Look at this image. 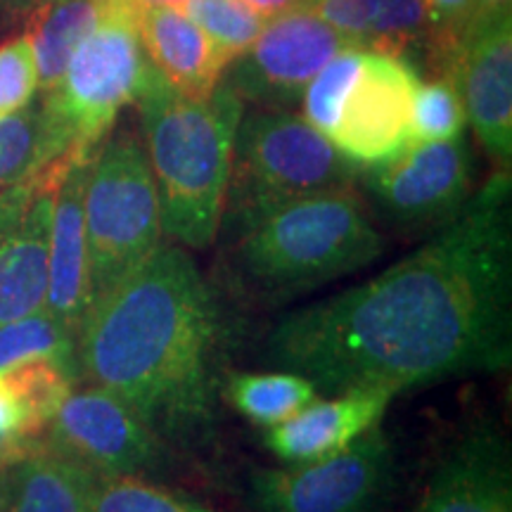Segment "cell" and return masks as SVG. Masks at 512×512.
Masks as SVG:
<instances>
[{
	"label": "cell",
	"mask_w": 512,
	"mask_h": 512,
	"mask_svg": "<svg viewBox=\"0 0 512 512\" xmlns=\"http://www.w3.org/2000/svg\"><path fill=\"white\" fill-rule=\"evenodd\" d=\"M510 200V171H496L415 252L280 318L268 363L328 396L501 373L512 361Z\"/></svg>",
	"instance_id": "cell-1"
},
{
	"label": "cell",
	"mask_w": 512,
	"mask_h": 512,
	"mask_svg": "<svg viewBox=\"0 0 512 512\" xmlns=\"http://www.w3.org/2000/svg\"><path fill=\"white\" fill-rule=\"evenodd\" d=\"M223 318L188 249L164 240L88 306L76 375L117 394L164 441H197L219 399Z\"/></svg>",
	"instance_id": "cell-2"
},
{
	"label": "cell",
	"mask_w": 512,
	"mask_h": 512,
	"mask_svg": "<svg viewBox=\"0 0 512 512\" xmlns=\"http://www.w3.org/2000/svg\"><path fill=\"white\" fill-rule=\"evenodd\" d=\"M136 105L162 204L164 240L197 252L211 247L221 228L245 102L223 81L209 98H190L150 64Z\"/></svg>",
	"instance_id": "cell-3"
},
{
	"label": "cell",
	"mask_w": 512,
	"mask_h": 512,
	"mask_svg": "<svg viewBox=\"0 0 512 512\" xmlns=\"http://www.w3.org/2000/svg\"><path fill=\"white\" fill-rule=\"evenodd\" d=\"M387 247L354 188L285 204L235 238L242 278L271 294L332 283L377 261Z\"/></svg>",
	"instance_id": "cell-4"
},
{
	"label": "cell",
	"mask_w": 512,
	"mask_h": 512,
	"mask_svg": "<svg viewBox=\"0 0 512 512\" xmlns=\"http://www.w3.org/2000/svg\"><path fill=\"white\" fill-rule=\"evenodd\" d=\"M361 166L349 162L309 121L287 110H245L219 233L238 238L285 204L328 190L354 188Z\"/></svg>",
	"instance_id": "cell-5"
},
{
	"label": "cell",
	"mask_w": 512,
	"mask_h": 512,
	"mask_svg": "<svg viewBox=\"0 0 512 512\" xmlns=\"http://www.w3.org/2000/svg\"><path fill=\"white\" fill-rule=\"evenodd\" d=\"M136 0H102L95 29L81 41L41 105L62 155H91L133 105L150 62L138 38Z\"/></svg>",
	"instance_id": "cell-6"
},
{
	"label": "cell",
	"mask_w": 512,
	"mask_h": 512,
	"mask_svg": "<svg viewBox=\"0 0 512 512\" xmlns=\"http://www.w3.org/2000/svg\"><path fill=\"white\" fill-rule=\"evenodd\" d=\"M91 304L164 242L162 204L143 140L110 133L95 147L83 188Z\"/></svg>",
	"instance_id": "cell-7"
},
{
	"label": "cell",
	"mask_w": 512,
	"mask_h": 512,
	"mask_svg": "<svg viewBox=\"0 0 512 512\" xmlns=\"http://www.w3.org/2000/svg\"><path fill=\"white\" fill-rule=\"evenodd\" d=\"M394 477V444L375 425L316 463L254 470L249 486L259 512H375Z\"/></svg>",
	"instance_id": "cell-8"
},
{
	"label": "cell",
	"mask_w": 512,
	"mask_h": 512,
	"mask_svg": "<svg viewBox=\"0 0 512 512\" xmlns=\"http://www.w3.org/2000/svg\"><path fill=\"white\" fill-rule=\"evenodd\" d=\"M358 178L389 223L432 233L470 200L475 164L467 140L458 136L406 145L384 162L363 166Z\"/></svg>",
	"instance_id": "cell-9"
},
{
	"label": "cell",
	"mask_w": 512,
	"mask_h": 512,
	"mask_svg": "<svg viewBox=\"0 0 512 512\" xmlns=\"http://www.w3.org/2000/svg\"><path fill=\"white\" fill-rule=\"evenodd\" d=\"M43 444L95 477H150L166 465V441L124 399L95 384L72 389Z\"/></svg>",
	"instance_id": "cell-10"
},
{
	"label": "cell",
	"mask_w": 512,
	"mask_h": 512,
	"mask_svg": "<svg viewBox=\"0 0 512 512\" xmlns=\"http://www.w3.org/2000/svg\"><path fill=\"white\" fill-rule=\"evenodd\" d=\"M351 48L330 24L299 8L268 19L264 31L223 72V83L259 110H287L302 105L306 86L339 50Z\"/></svg>",
	"instance_id": "cell-11"
},
{
	"label": "cell",
	"mask_w": 512,
	"mask_h": 512,
	"mask_svg": "<svg viewBox=\"0 0 512 512\" xmlns=\"http://www.w3.org/2000/svg\"><path fill=\"white\" fill-rule=\"evenodd\" d=\"M418 83L408 57L363 48L328 140L361 169L394 157L408 145Z\"/></svg>",
	"instance_id": "cell-12"
},
{
	"label": "cell",
	"mask_w": 512,
	"mask_h": 512,
	"mask_svg": "<svg viewBox=\"0 0 512 512\" xmlns=\"http://www.w3.org/2000/svg\"><path fill=\"white\" fill-rule=\"evenodd\" d=\"M67 159L0 190V325L46 306L53 202Z\"/></svg>",
	"instance_id": "cell-13"
},
{
	"label": "cell",
	"mask_w": 512,
	"mask_h": 512,
	"mask_svg": "<svg viewBox=\"0 0 512 512\" xmlns=\"http://www.w3.org/2000/svg\"><path fill=\"white\" fill-rule=\"evenodd\" d=\"M463 100L467 124L496 171L512 162V15L477 19L439 64Z\"/></svg>",
	"instance_id": "cell-14"
},
{
	"label": "cell",
	"mask_w": 512,
	"mask_h": 512,
	"mask_svg": "<svg viewBox=\"0 0 512 512\" xmlns=\"http://www.w3.org/2000/svg\"><path fill=\"white\" fill-rule=\"evenodd\" d=\"M411 512H512V458L498 427L477 422L456 439Z\"/></svg>",
	"instance_id": "cell-15"
},
{
	"label": "cell",
	"mask_w": 512,
	"mask_h": 512,
	"mask_svg": "<svg viewBox=\"0 0 512 512\" xmlns=\"http://www.w3.org/2000/svg\"><path fill=\"white\" fill-rule=\"evenodd\" d=\"M91 155H69L55 190L50 223L48 294L43 309L74 337V342L91 306V256L83 216V188Z\"/></svg>",
	"instance_id": "cell-16"
},
{
	"label": "cell",
	"mask_w": 512,
	"mask_h": 512,
	"mask_svg": "<svg viewBox=\"0 0 512 512\" xmlns=\"http://www.w3.org/2000/svg\"><path fill=\"white\" fill-rule=\"evenodd\" d=\"M396 394L382 387H356L311 401L294 418L268 427L264 444L283 465L316 463L347 448L380 425Z\"/></svg>",
	"instance_id": "cell-17"
},
{
	"label": "cell",
	"mask_w": 512,
	"mask_h": 512,
	"mask_svg": "<svg viewBox=\"0 0 512 512\" xmlns=\"http://www.w3.org/2000/svg\"><path fill=\"white\" fill-rule=\"evenodd\" d=\"M136 27L147 62L178 93L190 98H209L214 93L228 62L181 8L140 5Z\"/></svg>",
	"instance_id": "cell-18"
},
{
	"label": "cell",
	"mask_w": 512,
	"mask_h": 512,
	"mask_svg": "<svg viewBox=\"0 0 512 512\" xmlns=\"http://www.w3.org/2000/svg\"><path fill=\"white\" fill-rule=\"evenodd\" d=\"M95 475L38 444L0 467V512H93Z\"/></svg>",
	"instance_id": "cell-19"
},
{
	"label": "cell",
	"mask_w": 512,
	"mask_h": 512,
	"mask_svg": "<svg viewBox=\"0 0 512 512\" xmlns=\"http://www.w3.org/2000/svg\"><path fill=\"white\" fill-rule=\"evenodd\" d=\"M304 8L356 48L403 57L418 46L432 50V24L422 0H309Z\"/></svg>",
	"instance_id": "cell-20"
},
{
	"label": "cell",
	"mask_w": 512,
	"mask_h": 512,
	"mask_svg": "<svg viewBox=\"0 0 512 512\" xmlns=\"http://www.w3.org/2000/svg\"><path fill=\"white\" fill-rule=\"evenodd\" d=\"M102 0H43L27 17L34 48L38 88L48 93L62 79L69 60L98 24Z\"/></svg>",
	"instance_id": "cell-21"
},
{
	"label": "cell",
	"mask_w": 512,
	"mask_h": 512,
	"mask_svg": "<svg viewBox=\"0 0 512 512\" xmlns=\"http://www.w3.org/2000/svg\"><path fill=\"white\" fill-rule=\"evenodd\" d=\"M223 396L230 406L254 425L275 427L304 411L318 399V389L297 373H233L223 382Z\"/></svg>",
	"instance_id": "cell-22"
},
{
	"label": "cell",
	"mask_w": 512,
	"mask_h": 512,
	"mask_svg": "<svg viewBox=\"0 0 512 512\" xmlns=\"http://www.w3.org/2000/svg\"><path fill=\"white\" fill-rule=\"evenodd\" d=\"M62 155L50 131L41 100L0 119V190L46 169Z\"/></svg>",
	"instance_id": "cell-23"
},
{
	"label": "cell",
	"mask_w": 512,
	"mask_h": 512,
	"mask_svg": "<svg viewBox=\"0 0 512 512\" xmlns=\"http://www.w3.org/2000/svg\"><path fill=\"white\" fill-rule=\"evenodd\" d=\"M93 512H221L150 477H95Z\"/></svg>",
	"instance_id": "cell-24"
},
{
	"label": "cell",
	"mask_w": 512,
	"mask_h": 512,
	"mask_svg": "<svg viewBox=\"0 0 512 512\" xmlns=\"http://www.w3.org/2000/svg\"><path fill=\"white\" fill-rule=\"evenodd\" d=\"M181 10L209 36L228 64L252 46L268 22L242 0H185Z\"/></svg>",
	"instance_id": "cell-25"
},
{
	"label": "cell",
	"mask_w": 512,
	"mask_h": 512,
	"mask_svg": "<svg viewBox=\"0 0 512 512\" xmlns=\"http://www.w3.org/2000/svg\"><path fill=\"white\" fill-rule=\"evenodd\" d=\"M41 356L74 363V337L46 309L0 325V370Z\"/></svg>",
	"instance_id": "cell-26"
},
{
	"label": "cell",
	"mask_w": 512,
	"mask_h": 512,
	"mask_svg": "<svg viewBox=\"0 0 512 512\" xmlns=\"http://www.w3.org/2000/svg\"><path fill=\"white\" fill-rule=\"evenodd\" d=\"M465 126V107L451 76L439 74L437 79L418 83L413 95L408 145L458 138L463 136Z\"/></svg>",
	"instance_id": "cell-27"
},
{
	"label": "cell",
	"mask_w": 512,
	"mask_h": 512,
	"mask_svg": "<svg viewBox=\"0 0 512 512\" xmlns=\"http://www.w3.org/2000/svg\"><path fill=\"white\" fill-rule=\"evenodd\" d=\"M363 48H344L325 64L320 72L313 76V81L306 86L302 95L304 119L323 133L330 136L332 128L337 124L339 107H342L344 95L349 91V83L354 79L358 64H361Z\"/></svg>",
	"instance_id": "cell-28"
},
{
	"label": "cell",
	"mask_w": 512,
	"mask_h": 512,
	"mask_svg": "<svg viewBox=\"0 0 512 512\" xmlns=\"http://www.w3.org/2000/svg\"><path fill=\"white\" fill-rule=\"evenodd\" d=\"M38 72L27 34L0 43V119L12 117L36 98Z\"/></svg>",
	"instance_id": "cell-29"
},
{
	"label": "cell",
	"mask_w": 512,
	"mask_h": 512,
	"mask_svg": "<svg viewBox=\"0 0 512 512\" xmlns=\"http://www.w3.org/2000/svg\"><path fill=\"white\" fill-rule=\"evenodd\" d=\"M432 24V60L441 62L475 22V0H422Z\"/></svg>",
	"instance_id": "cell-30"
},
{
	"label": "cell",
	"mask_w": 512,
	"mask_h": 512,
	"mask_svg": "<svg viewBox=\"0 0 512 512\" xmlns=\"http://www.w3.org/2000/svg\"><path fill=\"white\" fill-rule=\"evenodd\" d=\"M38 444H41V439H36L31 432L22 403L17 401L5 375L0 373V448H8V451L22 456Z\"/></svg>",
	"instance_id": "cell-31"
},
{
	"label": "cell",
	"mask_w": 512,
	"mask_h": 512,
	"mask_svg": "<svg viewBox=\"0 0 512 512\" xmlns=\"http://www.w3.org/2000/svg\"><path fill=\"white\" fill-rule=\"evenodd\" d=\"M249 10H254L256 15H261L264 19H273L285 15V12L299 10L304 8L309 0H242Z\"/></svg>",
	"instance_id": "cell-32"
},
{
	"label": "cell",
	"mask_w": 512,
	"mask_h": 512,
	"mask_svg": "<svg viewBox=\"0 0 512 512\" xmlns=\"http://www.w3.org/2000/svg\"><path fill=\"white\" fill-rule=\"evenodd\" d=\"M43 0H0V19L3 22H17L27 19Z\"/></svg>",
	"instance_id": "cell-33"
},
{
	"label": "cell",
	"mask_w": 512,
	"mask_h": 512,
	"mask_svg": "<svg viewBox=\"0 0 512 512\" xmlns=\"http://www.w3.org/2000/svg\"><path fill=\"white\" fill-rule=\"evenodd\" d=\"M501 15H512V0H475V22Z\"/></svg>",
	"instance_id": "cell-34"
},
{
	"label": "cell",
	"mask_w": 512,
	"mask_h": 512,
	"mask_svg": "<svg viewBox=\"0 0 512 512\" xmlns=\"http://www.w3.org/2000/svg\"><path fill=\"white\" fill-rule=\"evenodd\" d=\"M138 5H174V8H181L185 0H136Z\"/></svg>",
	"instance_id": "cell-35"
},
{
	"label": "cell",
	"mask_w": 512,
	"mask_h": 512,
	"mask_svg": "<svg viewBox=\"0 0 512 512\" xmlns=\"http://www.w3.org/2000/svg\"><path fill=\"white\" fill-rule=\"evenodd\" d=\"M15 458H19L17 453L8 451V448H0V467H5L8 463H12V460H15Z\"/></svg>",
	"instance_id": "cell-36"
}]
</instances>
